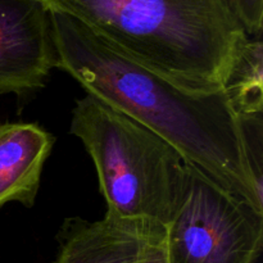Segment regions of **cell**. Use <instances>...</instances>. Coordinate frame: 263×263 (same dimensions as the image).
<instances>
[{"instance_id":"cell-1","label":"cell","mask_w":263,"mask_h":263,"mask_svg":"<svg viewBox=\"0 0 263 263\" xmlns=\"http://www.w3.org/2000/svg\"><path fill=\"white\" fill-rule=\"evenodd\" d=\"M57 67L171 144L208 177L263 211L240 118L223 90L194 91L134 61L80 21L49 9Z\"/></svg>"},{"instance_id":"cell-2","label":"cell","mask_w":263,"mask_h":263,"mask_svg":"<svg viewBox=\"0 0 263 263\" xmlns=\"http://www.w3.org/2000/svg\"><path fill=\"white\" fill-rule=\"evenodd\" d=\"M194 91L223 90L249 37L225 0H43Z\"/></svg>"},{"instance_id":"cell-3","label":"cell","mask_w":263,"mask_h":263,"mask_svg":"<svg viewBox=\"0 0 263 263\" xmlns=\"http://www.w3.org/2000/svg\"><path fill=\"white\" fill-rule=\"evenodd\" d=\"M69 131L92 158L108 215L164 226L174 218L189 164L175 146L89 94L76 102Z\"/></svg>"},{"instance_id":"cell-4","label":"cell","mask_w":263,"mask_h":263,"mask_svg":"<svg viewBox=\"0 0 263 263\" xmlns=\"http://www.w3.org/2000/svg\"><path fill=\"white\" fill-rule=\"evenodd\" d=\"M263 211L187 164L176 215L166 225L168 263H254L262 252Z\"/></svg>"},{"instance_id":"cell-5","label":"cell","mask_w":263,"mask_h":263,"mask_svg":"<svg viewBox=\"0 0 263 263\" xmlns=\"http://www.w3.org/2000/svg\"><path fill=\"white\" fill-rule=\"evenodd\" d=\"M57 67L50 13L43 0H0V94L39 90Z\"/></svg>"},{"instance_id":"cell-6","label":"cell","mask_w":263,"mask_h":263,"mask_svg":"<svg viewBox=\"0 0 263 263\" xmlns=\"http://www.w3.org/2000/svg\"><path fill=\"white\" fill-rule=\"evenodd\" d=\"M166 226L145 218L105 213L100 221L67 218L58 234L54 263H144Z\"/></svg>"},{"instance_id":"cell-7","label":"cell","mask_w":263,"mask_h":263,"mask_svg":"<svg viewBox=\"0 0 263 263\" xmlns=\"http://www.w3.org/2000/svg\"><path fill=\"white\" fill-rule=\"evenodd\" d=\"M54 138L36 123L0 125V207L18 202L32 207Z\"/></svg>"},{"instance_id":"cell-8","label":"cell","mask_w":263,"mask_h":263,"mask_svg":"<svg viewBox=\"0 0 263 263\" xmlns=\"http://www.w3.org/2000/svg\"><path fill=\"white\" fill-rule=\"evenodd\" d=\"M262 53L261 37L247 39L223 85V91L239 117L263 112Z\"/></svg>"},{"instance_id":"cell-9","label":"cell","mask_w":263,"mask_h":263,"mask_svg":"<svg viewBox=\"0 0 263 263\" xmlns=\"http://www.w3.org/2000/svg\"><path fill=\"white\" fill-rule=\"evenodd\" d=\"M249 37H261L263 0H225Z\"/></svg>"},{"instance_id":"cell-10","label":"cell","mask_w":263,"mask_h":263,"mask_svg":"<svg viewBox=\"0 0 263 263\" xmlns=\"http://www.w3.org/2000/svg\"><path fill=\"white\" fill-rule=\"evenodd\" d=\"M144 263H168L167 262L166 233L153 244Z\"/></svg>"}]
</instances>
